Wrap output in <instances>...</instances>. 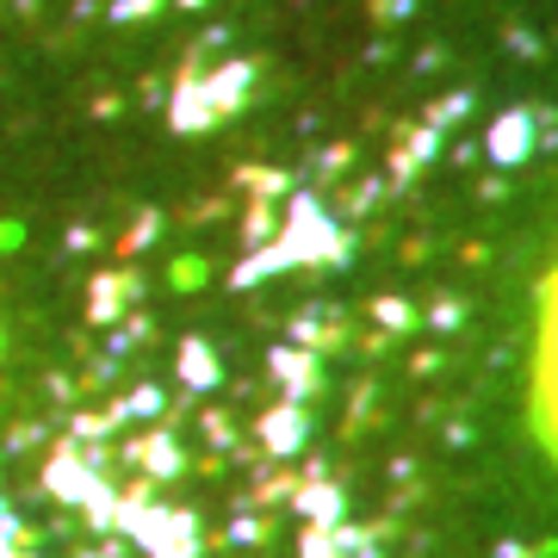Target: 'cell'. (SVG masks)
I'll return each mask as SVG.
<instances>
[{
	"mask_svg": "<svg viewBox=\"0 0 558 558\" xmlns=\"http://www.w3.org/2000/svg\"><path fill=\"white\" fill-rule=\"evenodd\" d=\"M539 410L558 447V279H553V311H546V336H539Z\"/></svg>",
	"mask_w": 558,
	"mask_h": 558,
	"instance_id": "obj_1",
	"label": "cell"
}]
</instances>
